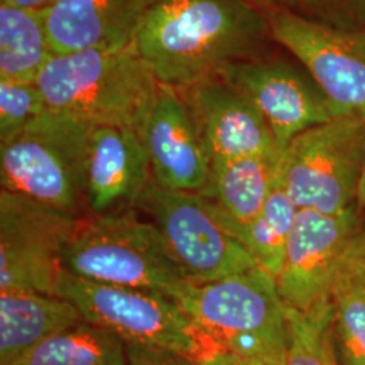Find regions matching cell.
<instances>
[{
    "instance_id": "obj_9",
    "label": "cell",
    "mask_w": 365,
    "mask_h": 365,
    "mask_svg": "<svg viewBox=\"0 0 365 365\" xmlns=\"http://www.w3.org/2000/svg\"><path fill=\"white\" fill-rule=\"evenodd\" d=\"M276 43L307 69L334 118H365V31L331 26L292 13L267 10Z\"/></svg>"
},
{
    "instance_id": "obj_19",
    "label": "cell",
    "mask_w": 365,
    "mask_h": 365,
    "mask_svg": "<svg viewBox=\"0 0 365 365\" xmlns=\"http://www.w3.org/2000/svg\"><path fill=\"white\" fill-rule=\"evenodd\" d=\"M334 339L344 365H365V227L353 241L330 288Z\"/></svg>"
},
{
    "instance_id": "obj_4",
    "label": "cell",
    "mask_w": 365,
    "mask_h": 365,
    "mask_svg": "<svg viewBox=\"0 0 365 365\" xmlns=\"http://www.w3.org/2000/svg\"><path fill=\"white\" fill-rule=\"evenodd\" d=\"M61 269L95 283L182 299L191 282L156 225L135 210L81 218L61 252Z\"/></svg>"
},
{
    "instance_id": "obj_23",
    "label": "cell",
    "mask_w": 365,
    "mask_h": 365,
    "mask_svg": "<svg viewBox=\"0 0 365 365\" xmlns=\"http://www.w3.org/2000/svg\"><path fill=\"white\" fill-rule=\"evenodd\" d=\"M289 341L286 365H339L330 299L307 313L287 309Z\"/></svg>"
},
{
    "instance_id": "obj_11",
    "label": "cell",
    "mask_w": 365,
    "mask_h": 365,
    "mask_svg": "<svg viewBox=\"0 0 365 365\" xmlns=\"http://www.w3.org/2000/svg\"><path fill=\"white\" fill-rule=\"evenodd\" d=\"M354 206L339 214L298 210L276 289L286 309L307 313L330 299V288L348 249L364 229Z\"/></svg>"
},
{
    "instance_id": "obj_3",
    "label": "cell",
    "mask_w": 365,
    "mask_h": 365,
    "mask_svg": "<svg viewBox=\"0 0 365 365\" xmlns=\"http://www.w3.org/2000/svg\"><path fill=\"white\" fill-rule=\"evenodd\" d=\"M178 304L207 346L249 365L287 363V309L276 283L259 267L207 284H191Z\"/></svg>"
},
{
    "instance_id": "obj_26",
    "label": "cell",
    "mask_w": 365,
    "mask_h": 365,
    "mask_svg": "<svg viewBox=\"0 0 365 365\" xmlns=\"http://www.w3.org/2000/svg\"><path fill=\"white\" fill-rule=\"evenodd\" d=\"M128 365H196L195 359L170 349L126 344Z\"/></svg>"
},
{
    "instance_id": "obj_27",
    "label": "cell",
    "mask_w": 365,
    "mask_h": 365,
    "mask_svg": "<svg viewBox=\"0 0 365 365\" xmlns=\"http://www.w3.org/2000/svg\"><path fill=\"white\" fill-rule=\"evenodd\" d=\"M195 361L196 365H249L235 354L214 346H207Z\"/></svg>"
},
{
    "instance_id": "obj_15",
    "label": "cell",
    "mask_w": 365,
    "mask_h": 365,
    "mask_svg": "<svg viewBox=\"0 0 365 365\" xmlns=\"http://www.w3.org/2000/svg\"><path fill=\"white\" fill-rule=\"evenodd\" d=\"M152 172L137 131L93 126L86 173V209L108 215L138 207Z\"/></svg>"
},
{
    "instance_id": "obj_21",
    "label": "cell",
    "mask_w": 365,
    "mask_h": 365,
    "mask_svg": "<svg viewBox=\"0 0 365 365\" xmlns=\"http://www.w3.org/2000/svg\"><path fill=\"white\" fill-rule=\"evenodd\" d=\"M298 210L277 182L264 209L253 221L245 225L218 221L245 247L261 271L276 283Z\"/></svg>"
},
{
    "instance_id": "obj_2",
    "label": "cell",
    "mask_w": 365,
    "mask_h": 365,
    "mask_svg": "<svg viewBox=\"0 0 365 365\" xmlns=\"http://www.w3.org/2000/svg\"><path fill=\"white\" fill-rule=\"evenodd\" d=\"M46 107L92 126L140 131L160 83L135 51H86L54 56L37 80Z\"/></svg>"
},
{
    "instance_id": "obj_17",
    "label": "cell",
    "mask_w": 365,
    "mask_h": 365,
    "mask_svg": "<svg viewBox=\"0 0 365 365\" xmlns=\"http://www.w3.org/2000/svg\"><path fill=\"white\" fill-rule=\"evenodd\" d=\"M83 322L57 295L0 291V365H13L45 339Z\"/></svg>"
},
{
    "instance_id": "obj_25",
    "label": "cell",
    "mask_w": 365,
    "mask_h": 365,
    "mask_svg": "<svg viewBox=\"0 0 365 365\" xmlns=\"http://www.w3.org/2000/svg\"><path fill=\"white\" fill-rule=\"evenodd\" d=\"M282 9L331 26L363 30L365 0H282Z\"/></svg>"
},
{
    "instance_id": "obj_31",
    "label": "cell",
    "mask_w": 365,
    "mask_h": 365,
    "mask_svg": "<svg viewBox=\"0 0 365 365\" xmlns=\"http://www.w3.org/2000/svg\"><path fill=\"white\" fill-rule=\"evenodd\" d=\"M363 30L365 31V9H364V14H363Z\"/></svg>"
},
{
    "instance_id": "obj_14",
    "label": "cell",
    "mask_w": 365,
    "mask_h": 365,
    "mask_svg": "<svg viewBox=\"0 0 365 365\" xmlns=\"http://www.w3.org/2000/svg\"><path fill=\"white\" fill-rule=\"evenodd\" d=\"M140 137L157 184L196 194L206 185L209 157L191 111L176 88L160 84Z\"/></svg>"
},
{
    "instance_id": "obj_13",
    "label": "cell",
    "mask_w": 365,
    "mask_h": 365,
    "mask_svg": "<svg viewBox=\"0 0 365 365\" xmlns=\"http://www.w3.org/2000/svg\"><path fill=\"white\" fill-rule=\"evenodd\" d=\"M178 91L194 118L210 164L240 157H280L260 111L226 80L209 78Z\"/></svg>"
},
{
    "instance_id": "obj_1",
    "label": "cell",
    "mask_w": 365,
    "mask_h": 365,
    "mask_svg": "<svg viewBox=\"0 0 365 365\" xmlns=\"http://www.w3.org/2000/svg\"><path fill=\"white\" fill-rule=\"evenodd\" d=\"M271 42L267 14L247 0H156L134 48L160 84L184 90L268 54Z\"/></svg>"
},
{
    "instance_id": "obj_6",
    "label": "cell",
    "mask_w": 365,
    "mask_h": 365,
    "mask_svg": "<svg viewBox=\"0 0 365 365\" xmlns=\"http://www.w3.org/2000/svg\"><path fill=\"white\" fill-rule=\"evenodd\" d=\"M365 168V118H334L302 133L280 155L277 182L299 210L356 206Z\"/></svg>"
},
{
    "instance_id": "obj_7",
    "label": "cell",
    "mask_w": 365,
    "mask_h": 365,
    "mask_svg": "<svg viewBox=\"0 0 365 365\" xmlns=\"http://www.w3.org/2000/svg\"><path fill=\"white\" fill-rule=\"evenodd\" d=\"M54 295L72 303L84 322L111 331L125 344L170 349L194 359L207 348L190 317L164 295L95 283L63 269Z\"/></svg>"
},
{
    "instance_id": "obj_5",
    "label": "cell",
    "mask_w": 365,
    "mask_h": 365,
    "mask_svg": "<svg viewBox=\"0 0 365 365\" xmlns=\"http://www.w3.org/2000/svg\"><path fill=\"white\" fill-rule=\"evenodd\" d=\"M92 128L46 108L0 144L1 190L83 218Z\"/></svg>"
},
{
    "instance_id": "obj_12",
    "label": "cell",
    "mask_w": 365,
    "mask_h": 365,
    "mask_svg": "<svg viewBox=\"0 0 365 365\" xmlns=\"http://www.w3.org/2000/svg\"><path fill=\"white\" fill-rule=\"evenodd\" d=\"M220 78L260 111L280 155L302 133L334 119L325 93L299 61L265 54L229 66Z\"/></svg>"
},
{
    "instance_id": "obj_24",
    "label": "cell",
    "mask_w": 365,
    "mask_h": 365,
    "mask_svg": "<svg viewBox=\"0 0 365 365\" xmlns=\"http://www.w3.org/2000/svg\"><path fill=\"white\" fill-rule=\"evenodd\" d=\"M46 108L37 84L0 80V144L13 140Z\"/></svg>"
},
{
    "instance_id": "obj_29",
    "label": "cell",
    "mask_w": 365,
    "mask_h": 365,
    "mask_svg": "<svg viewBox=\"0 0 365 365\" xmlns=\"http://www.w3.org/2000/svg\"><path fill=\"white\" fill-rule=\"evenodd\" d=\"M249 3L255 4L261 10H274V9H282V0H247Z\"/></svg>"
},
{
    "instance_id": "obj_18",
    "label": "cell",
    "mask_w": 365,
    "mask_h": 365,
    "mask_svg": "<svg viewBox=\"0 0 365 365\" xmlns=\"http://www.w3.org/2000/svg\"><path fill=\"white\" fill-rule=\"evenodd\" d=\"M280 157L248 156L210 164L209 180L197 192L218 220L235 225L253 221L277 184Z\"/></svg>"
},
{
    "instance_id": "obj_10",
    "label": "cell",
    "mask_w": 365,
    "mask_h": 365,
    "mask_svg": "<svg viewBox=\"0 0 365 365\" xmlns=\"http://www.w3.org/2000/svg\"><path fill=\"white\" fill-rule=\"evenodd\" d=\"M78 218L25 196L0 191V291L54 295L61 252Z\"/></svg>"
},
{
    "instance_id": "obj_20",
    "label": "cell",
    "mask_w": 365,
    "mask_h": 365,
    "mask_svg": "<svg viewBox=\"0 0 365 365\" xmlns=\"http://www.w3.org/2000/svg\"><path fill=\"white\" fill-rule=\"evenodd\" d=\"M56 54L42 11L0 3V80L37 84Z\"/></svg>"
},
{
    "instance_id": "obj_28",
    "label": "cell",
    "mask_w": 365,
    "mask_h": 365,
    "mask_svg": "<svg viewBox=\"0 0 365 365\" xmlns=\"http://www.w3.org/2000/svg\"><path fill=\"white\" fill-rule=\"evenodd\" d=\"M54 0H0L1 4L21 7L33 11H45Z\"/></svg>"
},
{
    "instance_id": "obj_30",
    "label": "cell",
    "mask_w": 365,
    "mask_h": 365,
    "mask_svg": "<svg viewBox=\"0 0 365 365\" xmlns=\"http://www.w3.org/2000/svg\"><path fill=\"white\" fill-rule=\"evenodd\" d=\"M356 207L359 211H363L365 209V168L363 172V178L360 182V188H359V194H357V200H356Z\"/></svg>"
},
{
    "instance_id": "obj_22",
    "label": "cell",
    "mask_w": 365,
    "mask_h": 365,
    "mask_svg": "<svg viewBox=\"0 0 365 365\" xmlns=\"http://www.w3.org/2000/svg\"><path fill=\"white\" fill-rule=\"evenodd\" d=\"M13 365H128V353L118 336L83 321L45 339Z\"/></svg>"
},
{
    "instance_id": "obj_8",
    "label": "cell",
    "mask_w": 365,
    "mask_h": 365,
    "mask_svg": "<svg viewBox=\"0 0 365 365\" xmlns=\"http://www.w3.org/2000/svg\"><path fill=\"white\" fill-rule=\"evenodd\" d=\"M138 207L152 218L173 259L192 284H207L257 267L245 247L215 217L207 199L173 191L153 179Z\"/></svg>"
},
{
    "instance_id": "obj_16",
    "label": "cell",
    "mask_w": 365,
    "mask_h": 365,
    "mask_svg": "<svg viewBox=\"0 0 365 365\" xmlns=\"http://www.w3.org/2000/svg\"><path fill=\"white\" fill-rule=\"evenodd\" d=\"M156 0H54L42 11L56 56L120 51L134 43Z\"/></svg>"
}]
</instances>
